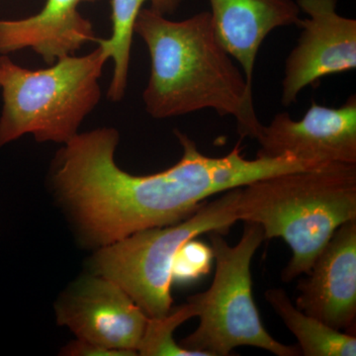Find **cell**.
Returning a JSON list of instances; mask_svg holds the SVG:
<instances>
[{"label": "cell", "instance_id": "1", "mask_svg": "<svg viewBox=\"0 0 356 356\" xmlns=\"http://www.w3.org/2000/svg\"><path fill=\"white\" fill-rule=\"evenodd\" d=\"M173 132L181 159L154 175H131L117 165L120 135L115 128L79 133L58 149L51 186L84 243L99 248L142 229L177 224L210 196L302 168L291 156L245 159L240 143L227 156L211 158L186 134Z\"/></svg>", "mask_w": 356, "mask_h": 356}, {"label": "cell", "instance_id": "2", "mask_svg": "<svg viewBox=\"0 0 356 356\" xmlns=\"http://www.w3.org/2000/svg\"><path fill=\"white\" fill-rule=\"evenodd\" d=\"M134 34L151 58L143 93L149 116L168 119L212 109L235 118L242 139L259 138L264 124L254 109L252 86L217 39L210 11L175 21L143 7Z\"/></svg>", "mask_w": 356, "mask_h": 356}, {"label": "cell", "instance_id": "3", "mask_svg": "<svg viewBox=\"0 0 356 356\" xmlns=\"http://www.w3.org/2000/svg\"><path fill=\"white\" fill-rule=\"evenodd\" d=\"M236 216L259 224L266 240L286 242L293 254L281 280L291 282L309 273L341 225L356 220V165L327 163L255 180L241 187Z\"/></svg>", "mask_w": 356, "mask_h": 356}, {"label": "cell", "instance_id": "4", "mask_svg": "<svg viewBox=\"0 0 356 356\" xmlns=\"http://www.w3.org/2000/svg\"><path fill=\"white\" fill-rule=\"evenodd\" d=\"M107 60L99 46L37 70L0 55V149L25 135L62 146L74 139L102 99L99 81Z\"/></svg>", "mask_w": 356, "mask_h": 356}, {"label": "cell", "instance_id": "5", "mask_svg": "<svg viewBox=\"0 0 356 356\" xmlns=\"http://www.w3.org/2000/svg\"><path fill=\"white\" fill-rule=\"evenodd\" d=\"M214 280L207 291L189 297L197 330L180 341L186 350L202 356H228L238 346H254L278 356L301 355L299 346L274 339L262 325L252 296L250 264L264 238L259 224L245 222L242 238L235 247L224 236L210 232Z\"/></svg>", "mask_w": 356, "mask_h": 356}, {"label": "cell", "instance_id": "6", "mask_svg": "<svg viewBox=\"0 0 356 356\" xmlns=\"http://www.w3.org/2000/svg\"><path fill=\"white\" fill-rule=\"evenodd\" d=\"M241 187L202 203L193 214L170 226L136 232L97 248L91 259L92 273L117 283L149 318L172 310V266L180 248L203 234L225 235L238 222Z\"/></svg>", "mask_w": 356, "mask_h": 356}, {"label": "cell", "instance_id": "7", "mask_svg": "<svg viewBox=\"0 0 356 356\" xmlns=\"http://www.w3.org/2000/svg\"><path fill=\"white\" fill-rule=\"evenodd\" d=\"M57 323L76 339L128 356L138 355L149 317L123 288L91 273L77 280L58 299Z\"/></svg>", "mask_w": 356, "mask_h": 356}, {"label": "cell", "instance_id": "8", "mask_svg": "<svg viewBox=\"0 0 356 356\" xmlns=\"http://www.w3.org/2000/svg\"><path fill=\"white\" fill-rule=\"evenodd\" d=\"M307 15L285 62L281 103L291 106L301 91L321 79L356 69V20L337 13L339 0H296Z\"/></svg>", "mask_w": 356, "mask_h": 356}, {"label": "cell", "instance_id": "9", "mask_svg": "<svg viewBox=\"0 0 356 356\" xmlns=\"http://www.w3.org/2000/svg\"><path fill=\"white\" fill-rule=\"evenodd\" d=\"M257 156H292L313 165H356V97L332 108L312 102L305 115L294 120L287 112L264 125L257 139Z\"/></svg>", "mask_w": 356, "mask_h": 356}, {"label": "cell", "instance_id": "10", "mask_svg": "<svg viewBox=\"0 0 356 356\" xmlns=\"http://www.w3.org/2000/svg\"><path fill=\"white\" fill-rule=\"evenodd\" d=\"M299 283L297 308L350 334L356 320V220L344 222Z\"/></svg>", "mask_w": 356, "mask_h": 356}, {"label": "cell", "instance_id": "11", "mask_svg": "<svg viewBox=\"0 0 356 356\" xmlns=\"http://www.w3.org/2000/svg\"><path fill=\"white\" fill-rule=\"evenodd\" d=\"M102 0H46L38 13L20 19H0V55L30 49L47 65L76 55L96 42L92 23L79 11L81 3Z\"/></svg>", "mask_w": 356, "mask_h": 356}, {"label": "cell", "instance_id": "12", "mask_svg": "<svg viewBox=\"0 0 356 356\" xmlns=\"http://www.w3.org/2000/svg\"><path fill=\"white\" fill-rule=\"evenodd\" d=\"M215 34L222 48L240 64L252 86L255 60L273 30L298 26L296 0H209Z\"/></svg>", "mask_w": 356, "mask_h": 356}, {"label": "cell", "instance_id": "13", "mask_svg": "<svg viewBox=\"0 0 356 356\" xmlns=\"http://www.w3.org/2000/svg\"><path fill=\"white\" fill-rule=\"evenodd\" d=\"M149 2V8L163 14L173 15L184 0H111L112 32L109 38L97 39L105 56L113 62V74L110 81L107 98L119 102L125 96L130 70L134 24L145 3Z\"/></svg>", "mask_w": 356, "mask_h": 356}, {"label": "cell", "instance_id": "14", "mask_svg": "<svg viewBox=\"0 0 356 356\" xmlns=\"http://www.w3.org/2000/svg\"><path fill=\"white\" fill-rule=\"evenodd\" d=\"M264 297L296 337L301 355H356L355 334L337 331L317 318L307 315L292 303L287 293L280 288L267 290Z\"/></svg>", "mask_w": 356, "mask_h": 356}, {"label": "cell", "instance_id": "15", "mask_svg": "<svg viewBox=\"0 0 356 356\" xmlns=\"http://www.w3.org/2000/svg\"><path fill=\"white\" fill-rule=\"evenodd\" d=\"M195 317L193 307L187 302L184 305L172 308L165 317L149 318L146 332L140 344L138 355L143 356H202L196 351L186 350L173 339L177 327L189 318Z\"/></svg>", "mask_w": 356, "mask_h": 356}, {"label": "cell", "instance_id": "16", "mask_svg": "<svg viewBox=\"0 0 356 356\" xmlns=\"http://www.w3.org/2000/svg\"><path fill=\"white\" fill-rule=\"evenodd\" d=\"M213 259L212 250L195 238L180 248L172 266V282H188L208 273Z\"/></svg>", "mask_w": 356, "mask_h": 356}, {"label": "cell", "instance_id": "17", "mask_svg": "<svg viewBox=\"0 0 356 356\" xmlns=\"http://www.w3.org/2000/svg\"><path fill=\"white\" fill-rule=\"evenodd\" d=\"M62 355L70 356H128L122 351L109 350L97 344L76 339L65 346Z\"/></svg>", "mask_w": 356, "mask_h": 356}]
</instances>
